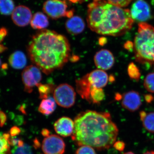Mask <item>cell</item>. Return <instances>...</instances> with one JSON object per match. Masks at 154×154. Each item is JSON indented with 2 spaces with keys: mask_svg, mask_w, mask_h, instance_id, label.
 I'll return each mask as SVG.
<instances>
[{
  "mask_svg": "<svg viewBox=\"0 0 154 154\" xmlns=\"http://www.w3.org/2000/svg\"><path fill=\"white\" fill-rule=\"evenodd\" d=\"M94 63L99 69L107 70L113 67L115 62L114 56L110 51L101 49L94 56Z\"/></svg>",
  "mask_w": 154,
  "mask_h": 154,
  "instance_id": "obj_11",
  "label": "cell"
},
{
  "mask_svg": "<svg viewBox=\"0 0 154 154\" xmlns=\"http://www.w3.org/2000/svg\"><path fill=\"white\" fill-rule=\"evenodd\" d=\"M41 134L43 136L46 137L50 135V131L48 129L45 128V129H42V131Z\"/></svg>",
  "mask_w": 154,
  "mask_h": 154,
  "instance_id": "obj_37",
  "label": "cell"
},
{
  "mask_svg": "<svg viewBox=\"0 0 154 154\" xmlns=\"http://www.w3.org/2000/svg\"><path fill=\"white\" fill-rule=\"evenodd\" d=\"M10 136V134H0V154H11L8 141Z\"/></svg>",
  "mask_w": 154,
  "mask_h": 154,
  "instance_id": "obj_24",
  "label": "cell"
},
{
  "mask_svg": "<svg viewBox=\"0 0 154 154\" xmlns=\"http://www.w3.org/2000/svg\"><path fill=\"white\" fill-rule=\"evenodd\" d=\"M74 121L71 137L77 146H90L104 150L116 141L118 128L109 113L87 110L79 113Z\"/></svg>",
  "mask_w": 154,
  "mask_h": 154,
  "instance_id": "obj_1",
  "label": "cell"
},
{
  "mask_svg": "<svg viewBox=\"0 0 154 154\" xmlns=\"http://www.w3.org/2000/svg\"><path fill=\"white\" fill-rule=\"evenodd\" d=\"M108 2L111 3L118 7H125L128 5L132 0H106Z\"/></svg>",
  "mask_w": 154,
  "mask_h": 154,
  "instance_id": "obj_30",
  "label": "cell"
},
{
  "mask_svg": "<svg viewBox=\"0 0 154 154\" xmlns=\"http://www.w3.org/2000/svg\"><path fill=\"white\" fill-rule=\"evenodd\" d=\"M32 14L30 9L26 6L19 5L15 8L12 14V19L15 25L23 27L30 23Z\"/></svg>",
  "mask_w": 154,
  "mask_h": 154,
  "instance_id": "obj_10",
  "label": "cell"
},
{
  "mask_svg": "<svg viewBox=\"0 0 154 154\" xmlns=\"http://www.w3.org/2000/svg\"><path fill=\"white\" fill-rule=\"evenodd\" d=\"M65 149L63 139L56 134L50 135L45 138L42 145V149L45 154H63Z\"/></svg>",
  "mask_w": 154,
  "mask_h": 154,
  "instance_id": "obj_8",
  "label": "cell"
},
{
  "mask_svg": "<svg viewBox=\"0 0 154 154\" xmlns=\"http://www.w3.org/2000/svg\"><path fill=\"white\" fill-rule=\"evenodd\" d=\"M65 27L69 34L77 35L82 33L85 28V24L81 17L73 16L66 21Z\"/></svg>",
  "mask_w": 154,
  "mask_h": 154,
  "instance_id": "obj_15",
  "label": "cell"
},
{
  "mask_svg": "<svg viewBox=\"0 0 154 154\" xmlns=\"http://www.w3.org/2000/svg\"><path fill=\"white\" fill-rule=\"evenodd\" d=\"M140 116L145 128L149 132L154 133V112L146 113L142 111Z\"/></svg>",
  "mask_w": 154,
  "mask_h": 154,
  "instance_id": "obj_20",
  "label": "cell"
},
{
  "mask_svg": "<svg viewBox=\"0 0 154 154\" xmlns=\"http://www.w3.org/2000/svg\"><path fill=\"white\" fill-rule=\"evenodd\" d=\"M76 87L77 92L82 98L90 102V93L93 88L88 82L87 75L76 80Z\"/></svg>",
  "mask_w": 154,
  "mask_h": 154,
  "instance_id": "obj_16",
  "label": "cell"
},
{
  "mask_svg": "<svg viewBox=\"0 0 154 154\" xmlns=\"http://www.w3.org/2000/svg\"><path fill=\"white\" fill-rule=\"evenodd\" d=\"M7 49V47L4 46L3 45L0 44V53H2L4 52V51H5Z\"/></svg>",
  "mask_w": 154,
  "mask_h": 154,
  "instance_id": "obj_38",
  "label": "cell"
},
{
  "mask_svg": "<svg viewBox=\"0 0 154 154\" xmlns=\"http://www.w3.org/2000/svg\"><path fill=\"white\" fill-rule=\"evenodd\" d=\"M21 132V130L17 127L14 126L11 128L10 134L11 136L15 137L19 134Z\"/></svg>",
  "mask_w": 154,
  "mask_h": 154,
  "instance_id": "obj_32",
  "label": "cell"
},
{
  "mask_svg": "<svg viewBox=\"0 0 154 154\" xmlns=\"http://www.w3.org/2000/svg\"><path fill=\"white\" fill-rule=\"evenodd\" d=\"M2 66V61H1V58H0V68Z\"/></svg>",
  "mask_w": 154,
  "mask_h": 154,
  "instance_id": "obj_43",
  "label": "cell"
},
{
  "mask_svg": "<svg viewBox=\"0 0 154 154\" xmlns=\"http://www.w3.org/2000/svg\"><path fill=\"white\" fill-rule=\"evenodd\" d=\"M8 31L5 28H1L0 29V43L4 40L8 34Z\"/></svg>",
  "mask_w": 154,
  "mask_h": 154,
  "instance_id": "obj_33",
  "label": "cell"
},
{
  "mask_svg": "<svg viewBox=\"0 0 154 154\" xmlns=\"http://www.w3.org/2000/svg\"><path fill=\"white\" fill-rule=\"evenodd\" d=\"M122 98V107L131 112L137 110L141 105L140 96L136 91H131L125 93Z\"/></svg>",
  "mask_w": 154,
  "mask_h": 154,
  "instance_id": "obj_13",
  "label": "cell"
},
{
  "mask_svg": "<svg viewBox=\"0 0 154 154\" xmlns=\"http://www.w3.org/2000/svg\"><path fill=\"white\" fill-rule=\"evenodd\" d=\"M30 23L33 29L42 30L48 26L49 21L45 14L38 12L33 15Z\"/></svg>",
  "mask_w": 154,
  "mask_h": 154,
  "instance_id": "obj_18",
  "label": "cell"
},
{
  "mask_svg": "<svg viewBox=\"0 0 154 154\" xmlns=\"http://www.w3.org/2000/svg\"><path fill=\"white\" fill-rule=\"evenodd\" d=\"M56 108V102L54 98L48 97L42 99L38 108V111L42 114L48 116L54 112Z\"/></svg>",
  "mask_w": 154,
  "mask_h": 154,
  "instance_id": "obj_19",
  "label": "cell"
},
{
  "mask_svg": "<svg viewBox=\"0 0 154 154\" xmlns=\"http://www.w3.org/2000/svg\"><path fill=\"white\" fill-rule=\"evenodd\" d=\"M11 154H33L31 147L27 144L21 146H14Z\"/></svg>",
  "mask_w": 154,
  "mask_h": 154,
  "instance_id": "obj_26",
  "label": "cell"
},
{
  "mask_svg": "<svg viewBox=\"0 0 154 154\" xmlns=\"http://www.w3.org/2000/svg\"><path fill=\"white\" fill-rule=\"evenodd\" d=\"M9 62L13 68L20 69L26 66L27 58L24 53L20 51H17L10 56Z\"/></svg>",
  "mask_w": 154,
  "mask_h": 154,
  "instance_id": "obj_17",
  "label": "cell"
},
{
  "mask_svg": "<svg viewBox=\"0 0 154 154\" xmlns=\"http://www.w3.org/2000/svg\"><path fill=\"white\" fill-rule=\"evenodd\" d=\"M15 8L13 0H0V13L2 15L8 16L12 14Z\"/></svg>",
  "mask_w": 154,
  "mask_h": 154,
  "instance_id": "obj_22",
  "label": "cell"
},
{
  "mask_svg": "<svg viewBox=\"0 0 154 154\" xmlns=\"http://www.w3.org/2000/svg\"><path fill=\"white\" fill-rule=\"evenodd\" d=\"M134 21L129 10L116 6L106 0H94L88 5V27L98 34L121 36L131 30Z\"/></svg>",
  "mask_w": 154,
  "mask_h": 154,
  "instance_id": "obj_3",
  "label": "cell"
},
{
  "mask_svg": "<svg viewBox=\"0 0 154 154\" xmlns=\"http://www.w3.org/2000/svg\"><path fill=\"white\" fill-rule=\"evenodd\" d=\"M128 75L131 79L137 81L140 76V73L137 66L134 63H131L128 66Z\"/></svg>",
  "mask_w": 154,
  "mask_h": 154,
  "instance_id": "obj_27",
  "label": "cell"
},
{
  "mask_svg": "<svg viewBox=\"0 0 154 154\" xmlns=\"http://www.w3.org/2000/svg\"><path fill=\"white\" fill-rule=\"evenodd\" d=\"M125 47L128 50L133 49V43L131 42H128L125 44Z\"/></svg>",
  "mask_w": 154,
  "mask_h": 154,
  "instance_id": "obj_35",
  "label": "cell"
},
{
  "mask_svg": "<svg viewBox=\"0 0 154 154\" xmlns=\"http://www.w3.org/2000/svg\"><path fill=\"white\" fill-rule=\"evenodd\" d=\"M74 125V121L71 119L63 116L55 122L54 127L58 134L63 137H67L72 134Z\"/></svg>",
  "mask_w": 154,
  "mask_h": 154,
  "instance_id": "obj_12",
  "label": "cell"
},
{
  "mask_svg": "<svg viewBox=\"0 0 154 154\" xmlns=\"http://www.w3.org/2000/svg\"><path fill=\"white\" fill-rule=\"evenodd\" d=\"M8 141L9 145L13 146H21L24 144L23 140L16 137H12L10 135Z\"/></svg>",
  "mask_w": 154,
  "mask_h": 154,
  "instance_id": "obj_29",
  "label": "cell"
},
{
  "mask_svg": "<svg viewBox=\"0 0 154 154\" xmlns=\"http://www.w3.org/2000/svg\"><path fill=\"white\" fill-rule=\"evenodd\" d=\"M123 154H135L131 152H127ZM143 154H154V151H148Z\"/></svg>",
  "mask_w": 154,
  "mask_h": 154,
  "instance_id": "obj_39",
  "label": "cell"
},
{
  "mask_svg": "<svg viewBox=\"0 0 154 154\" xmlns=\"http://www.w3.org/2000/svg\"><path fill=\"white\" fill-rule=\"evenodd\" d=\"M22 77L25 91L31 93L33 88L40 84L42 75L41 70L38 67L30 65L27 67L22 72Z\"/></svg>",
  "mask_w": 154,
  "mask_h": 154,
  "instance_id": "obj_7",
  "label": "cell"
},
{
  "mask_svg": "<svg viewBox=\"0 0 154 154\" xmlns=\"http://www.w3.org/2000/svg\"><path fill=\"white\" fill-rule=\"evenodd\" d=\"M153 98L150 95H147L146 96V100L147 102H150L152 100Z\"/></svg>",
  "mask_w": 154,
  "mask_h": 154,
  "instance_id": "obj_40",
  "label": "cell"
},
{
  "mask_svg": "<svg viewBox=\"0 0 154 154\" xmlns=\"http://www.w3.org/2000/svg\"><path fill=\"white\" fill-rule=\"evenodd\" d=\"M113 146L116 150L122 151L125 147V144L123 142L121 141H116L113 144Z\"/></svg>",
  "mask_w": 154,
  "mask_h": 154,
  "instance_id": "obj_31",
  "label": "cell"
},
{
  "mask_svg": "<svg viewBox=\"0 0 154 154\" xmlns=\"http://www.w3.org/2000/svg\"><path fill=\"white\" fill-rule=\"evenodd\" d=\"M28 51L32 62L48 75L61 69L68 61L70 45L66 36L44 29L32 37Z\"/></svg>",
  "mask_w": 154,
  "mask_h": 154,
  "instance_id": "obj_2",
  "label": "cell"
},
{
  "mask_svg": "<svg viewBox=\"0 0 154 154\" xmlns=\"http://www.w3.org/2000/svg\"><path fill=\"white\" fill-rule=\"evenodd\" d=\"M7 121V116L5 113L0 110V126L3 127Z\"/></svg>",
  "mask_w": 154,
  "mask_h": 154,
  "instance_id": "obj_34",
  "label": "cell"
},
{
  "mask_svg": "<svg viewBox=\"0 0 154 154\" xmlns=\"http://www.w3.org/2000/svg\"><path fill=\"white\" fill-rule=\"evenodd\" d=\"M136 60L142 64H154V28L141 22L138 25L137 33L133 43Z\"/></svg>",
  "mask_w": 154,
  "mask_h": 154,
  "instance_id": "obj_4",
  "label": "cell"
},
{
  "mask_svg": "<svg viewBox=\"0 0 154 154\" xmlns=\"http://www.w3.org/2000/svg\"><path fill=\"white\" fill-rule=\"evenodd\" d=\"M107 39L105 37H101L99 38V44L101 46H104L107 43Z\"/></svg>",
  "mask_w": 154,
  "mask_h": 154,
  "instance_id": "obj_36",
  "label": "cell"
},
{
  "mask_svg": "<svg viewBox=\"0 0 154 154\" xmlns=\"http://www.w3.org/2000/svg\"><path fill=\"white\" fill-rule=\"evenodd\" d=\"M53 98L60 107L70 108L74 105L76 93L74 88L69 84H61L54 89Z\"/></svg>",
  "mask_w": 154,
  "mask_h": 154,
  "instance_id": "obj_5",
  "label": "cell"
},
{
  "mask_svg": "<svg viewBox=\"0 0 154 154\" xmlns=\"http://www.w3.org/2000/svg\"><path fill=\"white\" fill-rule=\"evenodd\" d=\"M34 145H35V147H38L40 145V143L38 142V141L37 140H35L34 141Z\"/></svg>",
  "mask_w": 154,
  "mask_h": 154,
  "instance_id": "obj_41",
  "label": "cell"
},
{
  "mask_svg": "<svg viewBox=\"0 0 154 154\" xmlns=\"http://www.w3.org/2000/svg\"><path fill=\"white\" fill-rule=\"evenodd\" d=\"M75 154H97L94 148L88 146H80L77 149Z\"/></svg>",
  "mask_w": 154,
  "mask_h": 154,
  "instance_id": "obj_28",
  "label": "cell"
},
{
  "mask_svg": "<svg viewBox=\"0 0 154 154\" xmlns=\"http://www.w3.org/2000/svg\"><path fill=\"white\" fill-rule=\"evenodd\" d=\"M144 86L147 91L154 93V72L147 75L144 81Z\"/></svg>",
  "mask_w": 154,
  "mask_h": 154,
  "instance_id": "obj_25",
  "label": "cell"
},
{
  "mask_svg": "<svg viewBox=\"0 0 154 154\" xmlns=\"http://www.w3.org/2000/svg\"><path fill=\"white\" fill-rule=\"evenodd\" d=\"M69 2H71L73 3H76L79 2L80 1H82V0H69Z\"/></svg>",
  "mask_w": 154,
  "mask_h": 154,
  "instance_id": "obj_42",
  "label": "cell"
},
{
  "mask_svg": "<svg viewBox=\"0 0 154 154\" xmlns=\"http://www.w3.org/2000/svg\"><path fill=\"white\" fill-rule=\"evenodd\" d=\"M86 75L88 82L93 88H102L108 83V75L102 70H94Z\"/></svg>",
  "mask_w": 154,
  "mask_h": 154,
  "instance_id": "obj_14",
  "label": "cell"
},
{
  "mask_svg": "<svg viewBox=\"0 0 154 154\" xmlns=\"http://www.w3.org/2000/svg\"><path fill=\"white\" fill-rule=\"evenodd\" d=\"M38 88L39 98L42 99H47L50 95L54 92V86L51 84H38Z\"/></svg>",
  "mask_w": 154,
  "mask_h": 154,
  "instance_id": "obj_23",
  "label": "cell"
},
{
  "mask_svg": "<svg viewBox=\"0 0 154 154\" xmlns=\"http://www.w3.org/2000/svg\"><path fill=\"white\" fill-rule=\"evenodd\" d=\"M105 94L102 88H93L90 93V100L89 103L99 104L104 100Z\"/></svg>",
  "mask_w": 154,
  "mask_h": 154,
  "instance_id": "obj_21",
  "label": "cell"
},
{
  "mask_svg": "<svg viewBox=\"0 0 154 154\" xmlns=\"http://www.w3.org/2000/svg\"><path fill=\"white\" fill-rule=\"evenodd\" d=\"M130 12L133 20L140 23L151 18L150 7L145 0H136L131 6Z\"/></svg>",
  "mask_w": 154,
  "mask_h": 154,
  "instance_id": "obj_9",
  "label": "cell"
},
{
  "mask_svg": "<svg viewBox=\"0 0 154 154\" xmlns=\"http://www.w3.org/2000/svg\"><path fill=\"white\" fill-rule=\"evenodd\" d=\"M67 5L62 0H48L44 3L43 11L53 19H58L63 17L71 18L73 17L74 11H67Z\"/></svg>",
  "mask_w": 154,
  "mask_h": 154,
  "instance_id": "obj_6",
  "label": "cell"
}]
</instances>
